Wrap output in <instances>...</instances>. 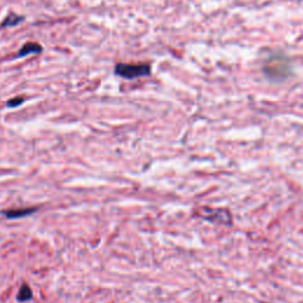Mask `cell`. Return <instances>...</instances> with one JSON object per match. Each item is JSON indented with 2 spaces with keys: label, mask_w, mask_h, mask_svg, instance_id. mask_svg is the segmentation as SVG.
Here are the masks:
<instances>
[{
  "label": "cell",
  "mask_w": 303,
  "mask_h": 303,
  "mask_svg": "<svg viewBox=\"0 0 303 303\" xmlns=\"http://www.w3.org/2000/svg\"><path fill=\"white\" fill-rule=\"evenodd\" d=\"M151 73L149 64H124L120 63L115 68V74L127 80L137 79V77L147 76Z\"/></svg>",
  "instance_id": "6da1fadb"
},
{
  "label": "cell",
  "mask_w": 303,
  "mask_h": 303,
  "mask_svg": "<svg viewBox=\"0 0 303 303\" xmlns=\"http://www.w3.org/2000/svg\"><path fill=\"white\" fill-rule=\"evenodd\" d=\"M38 208L37 207H29V208H15V210H7L2 211L1 214L5 215L7 219H19V218L29 217L36 213Z\"/></svg>",
  "instance_id": "7a4b0ae2"
},
{
  "label": "cell",
  "mask_w": 303,
  "mask_h": 303,
  "mask_svg": "<svg viewBox=\"0 0 303 303\" xmlns=\"http://www.w3.org/2000/svg\"><path fill=\"white\" fill-rule=\"evenodd\" d=\"M43 51L42 45L38 44V43L30 42L26 43L18 54V57H25L27 55H32V54H40Z\"/></svg>",
  "instance_id": "3957f363"
},
{
  "label": "cell",
  "mask_w": 303,
  "mask_h": 303,
  "mask_svg": "<svg viewBox=\"0 0 303 303\" xmlns=\"http://www.w3.org/2000/svg\"><path fill=\"white\" fill-rule=\"evenodd\" d=\"M33 298V292L32 289H31V287L29 286V284L24 283L21 284L19 292H18V295H17V300L19 302H27L30 301L31 299Z\"/></svg>",
  "instance_id": "277c9868"
},
{
  "label": "cell",
  "mask_w": 303,
  "mask_h": 303,
  "mask_svg": "<svg viewBox=\"0 0 303 303\" xmlns=\"http://www.w3.org/2000/svg\"><path fill=\"white\" fill-rule=\"evenodd\" d=\"M23 21H24V17H20V15L14 14V13H10L7 17L5 18L4 21H2V24L0 25V29H4V27L17 26V25L23 23Z\"/></svg>",
  "instance_id": "5b68a950"
},
{
  "label": "cell",
  "mask_w": 303,
  "mask_h": 303,
  "mask_svg": "<svg viewBox=\"0 0 303 303\" xmlns=\"http://www.w3.org/2000/svg\"><path fill=\"white\" fill-rule=\"evenodd\" d=\"M24 101H25L24 98H19V96H17V98L11 99L10 101L7 102V105L10 108H17V107H19V105L23 104Z\"/></svg>",
  "instance_id": "8992f818"
}]
</instances>
